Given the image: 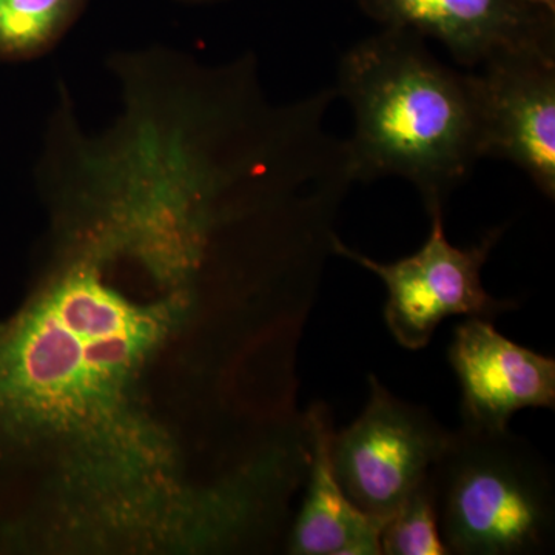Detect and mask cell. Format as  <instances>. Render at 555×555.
<instances>
[{
	"label": "cell",
	"instance_id": "cell-1",
	"mask_svg": "<svg viewBox=\"0 0 555 555\" xmlns=\"http://www.w3.org/2000/svg\"><path fill=\"white\" fill-rule=\"evenodd\" d=\"M137 287L54 254L30 298L0 324V469L65 451L78 483L150 505L156 438L137 411L141 382L159 347L195 301L137 297Z\"/></svg>",
	"mask_w": 555,
	"mask_h": 555
},
{
	"label": "cell",
	"instance_id": "cell-2",
	"mask_svg": "<svg viewBox=\"0 0 555 555\" xmlns=\"http://www.w3.org/2000/svg\"><path fill=\"white\" fill-rule=\"evenodd\" d=\"M416 33L383 28L343 54L337 90L352 109L357 182L401 178L427 215L443 210L480 160L469 72L448 67Z\"/></svg>",
	"mask_w": 555,
	"mask_h": 555
},
{
	"label": "cell",
	"instance_id": "cell-3",
	"mask_svg": "<svg viewBox=\"0 0 555 555\" xmlns=\"http://www.w3.org/2000/svg\"><path fill=\"white\" fill-rule=\"evenodd\" d=\"M433 481L449 554L537 555L553 550V473L537 449L509 429L454 430Z\"/></svg>",
	"mask_w": 555,
	"mask_h": 555
},
{
	"label": "cell",
	"instance_id": "cell-4",
	"mask_svg": "<svg viewBox=\"0 0 555 555\" xmlns=\"http://www.w3.org/2000/svg\"><path fill=\"white\" fill-rule=\"evenodd\" d=\"M443 215L433 211L426 243L411 257L393 262L369 258L339 236L334 240V257L349 259L383 281L386 326L408 350L425 349L447 318L495 321L518 306L514 299L492 297L481 283V270L505 229L489 230L470 247H455L447 238Z\"/></svg>",
	"mask_w": 555,
	"mask_h": 555
},
{
	"label": "cell",
	"instance_id": "cell-5",
	"mask_svg": "<svg viewBox=\"0 0 555 555\" xmlns=\"http://www.w3.org/2000/svg\"><path fill=\"white\" fill-rule=\"evenodd\" d=\"M452 434L429 409L401 400L369 375L366 408L332 436L335 476L353 505L386 521L433 474Z\"/></svg>",
	"mask_w": 555,
	"mask_h": 555
},
{
	"label": "cell",
	"instance_id": "cell-6",
	"mask_svg": "<svg viewBox=\"0 0 555 555\" xmlns=\"http://www.w3.org/2000/svg\"><path fill=\"white\" fill-rule=\"evenodd\" d=\"M480 159L509 160L555 199V60L509 56L469 72Z\"/></svg>",
	"mask_w": 555,
	"mask_h": 555
},
{
	"label": "cell",
	"instance_id": "cell-7",
	"mask_svg": "<svg viewBox=\"0 0 555 555\" xmlns=\"http://www.w3.org/2000/svg\"><path fill=\"white\" fill-rule=\"evenodd\" d=\"M385 28L447 47L466 68L509 56L555 60L553 11L525 0H357Z\"/></svg>",
	"mask_w": 555,
	"mask_h": 555
},
{
	"label": "cell",
	"instance_id": "cell-8",
	"mask_svg": "<svg viewBox=\"0 0 555 555\" xmlns=\"http://www.w3.org/2000/svg\"><path fill=\"white\" fill-rule=\"evenodd\" d=\"M449 363L459 379L467 433H502L524 409L555 408V360L500 334L494 321L456 324Z\"/></svg>",
	"mask_w": 555,
	"mask_h": 555
},
{
	"label": "cell",
	"instance_id": "cell-9",
	"mask_svg": "<svg viewBox=\"0 0 555 555\" xmlns=\"http://www.w3.org/2000/svg\"><path fill=\"white\" fill-rule=\"evenodd\" d=\"M310 434V462L305 496L288 528L287 553L294 555H382L386 521L369 516L343 491L334 465L331 441L334 420L326 403L306 411Z\"/></svg>",
	"mask_w": 555,
	"mask_h": 555
},
{
	"label": "cell",
	"instance_id": "cell-10",
	"mask_svg": "<svg viewBox=\"0 0 555 555\" xmlns=\"http://www.w3.org/2000/svg\"><path fill=\"white\" fill-rule=\"evenodd\" d=\"M89 0H0V57L31 60L53 49Z\"/></svg>",
	"mask_w": 555,
	"mask_h": 555
},
{
	"label": "cell",
	"instance_id": "cell-11",
	"mask_svg": "<svg viewBox=\"0 0 555 555\" xmlns=\"http://www.w3.org/2000/svg\"><path fill=\"white\" fill-rule=\"evenodd\" d=\"M379 543L385 555L449 554L441 539L433 474L387 518Z\"/></svg>",
	"mask_w": 555,
	"mask_h": 555
},
{
	"label": "cell",
	"instance_id": "cell-12",
	"mask_svg": "<svg viewBox=\"0 0 555 555\" xmlns=\"http://www.w3.org/2000/svg\"><path fill=\"white\" fill-rule=\"evenodd\" d=\"M525 2L534 3V5L543 7V9L555 11V0H525Z\"/></svg>",
	"mask_w": 555,
	"mask_h": 555
},
{
	"label": "cell",
	"instance_id": "cell-13",
	"mask_svg": "<svg viewBox=\"0 0 555 555\" xmlns=\"http://www.w3.org/2000/svg\"><path fill=\"white\" fill-rule=\"evenodd\" d=\"M177 2L188 3V5H207V3L222 2V0H177Z\"/></svg>",
	"mask_w": 555,
	"mask_h": 555
}]
</instances>
